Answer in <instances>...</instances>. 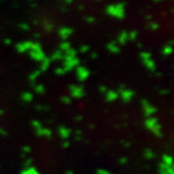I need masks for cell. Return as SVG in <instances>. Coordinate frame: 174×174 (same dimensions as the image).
Here are the masks:
<instances>
[{
	"instance_id": "obj_2",
	"label": "cell",
	"mask_w": 174,
	"mask_h": 174,
	"mask_svg": "<svg viewBox=\"0 0 174 174\" xmlns=\"http://www.w3.org/2000/svg\"><path fill=\"white\" fill-rule=\"evenodd\" d=\"M58 33H59V35H60L61 38L66 39L67 37H69V36L74 33V29L70 28V27H61V28L59 29Z\"/></svg>"
},
{
	"instance_id": "obj_5",
	"label": "cell",
	"mask_w": 174,
	"mask_h": 174,
	"mask_svg": "<svg viewBox=\"0 0 174 174\" xmlns=\"http://www.w3.org/2000/svg\"><path fill=\"white\" fill-rule=\"evenodd\" d=\"M108 50H110L111 52H118V47L114 43H110L108 45Z\"/></svg>"
},
{
	"instance_id": "obj_10",
	"label": "cell",
	"mask_w": 174,
	"mask_h": 174,
	"mask_svg": "<svg viewBox=\"0 0 174 174\" xmlns=\"http://www.w3.org/2000/svg\"><path fill=\"white\" fill-rule=\"evenodd\" d=\"M86 21L87 22H93V21H94V18H92V17H87Z\"/></svg>"
},
{
	"instance_id": "obj_12",
	"label": "cell",
	"mask_w": 174,
	"mask_h": 174,
	"mask_svg": "<svg viewBox=\"0 0 174 174\" xmlns=\"http://www.w3.org/2000/svg\"><path fill=\"white\" fill-rule=\"evenodd\" d=\"M155 2H160V1H163V0H154Z\"/></svg>"
},
{
	"instance_id": "obj_6",
	"label": "cell",
	"mask_w": 174,
	"mask_h": 174,
	"mask_svg": "<svg viewBox=\"0 0 174 174\" xmlns=\"http://www.w3.org/2000/svg\"><path fill=\"white\" fill-rule=\"evenodd\" d=\"M136 35H137V33H136V32H135V31L131 32V33H129V34H128V39L134 40L135 38H136Z\"/></svg>"
},
{
	"instance_id": "obj_9",
	"label": "cell",
	"mask_w": 174,
	"mask_h": 174,
	"mask_svg": "<svg viewBox=\"0 0 174 174\" xmlns=\"http://www.w3.org/2000/svg\"><path fill=\"white\" fill-rule=\"evenodd\" d=\"M19 26H20L21 29H24V31H28L29 29V27H28V25L27 24H20Z\"/></svg>"
},
{
	"instance_id": "obj_1",
	"label": "cell",
	"mask_w": 174,
	"mask_h": 174,
	"mask_svg": "<svg viewBox=\"0 0 174 174\" xmlns=\"http://www.w3.org/2000/svg\"><path fill=\"white\" fill-rule=\"evenodd\" d=\"M106 12L111 17H114L116 19H124L125 17V3L120 2L116 4H111L107 6Z\"/></svg>"
},
{
	"instance_id": "obj_7",
	"label": "cell",
	"mask_w": 174,
	"mask_h": 174,
	"mask_svg": "<svg viewBox=\"0 0 174 174\" xmlns=\"http://www.w3.org/2000/svg\"><path fill=\"white\" fill-rule=\"evenodd\" d=\"M149 26H150V28H151V29H156V28H158V23L151 22V23H149Z\"/></svg>"
},
{
	"instance_id": "obj_11",
	"label": "cell",
	"mask_w": 174,
	"mask_h": 174,
	"mask_svg": "<svg viewBox=\"0 0 174 174\" xmlns=\"http://www.w3.org/2000/svg\"><path fill=\"white\" fill-rule=\"evenodd\" d=\"M64 1L66 2V3L69 4V3H71V2H73V0H64Z\"/></svg>"
},
{
	"instance_id": "obj_4",
	"label": "cell",
	"mask_w": 174,
	"mask_h": 174,
	"mask_svg": "<svg viewBox=\"0 0 174 174\" xmlns=\"http://www.w3.org/2000/svg\"><path fill=\"white\" fill-rule=\"evenodd\" d=\"M127 40H128V33L123 32V33L118 36V42H120L121 44H125L127 42Z\"/></svg>"
},
{
	"instance_id": "obj_3",
	"label": "cell",
	"mask_w": 174,
	"mask_h": 174,
	"mask_svg": "<svg viewBox=\"0 0 174 174\" xmlns=\"http://www.w3.org/2000/svg\"><path fill=\"white\" fill-rule=\"evenodd\" d=\"M32 45H33V43H31V42L20 43L17 45V50H18L19 52H25V50H27L28 48H32Z\"/></svg>"
},
{
	"instance_id": "obj_8",
	"label": "cell",
	"mask_w": 174,
	"mask_h": 174,
	"mask_svg": "<svg viewBox=\"0 0 174 174\" xmlns=\"http://www.w3.org/2000/svg\"><path fill=\"white\" fill-rule=\"evenodd\" d=\"M61 48H62V50H67L69 48V44L67 43V42H66V43H62V44H61Z\"/></svg>"
}]
</instances>
